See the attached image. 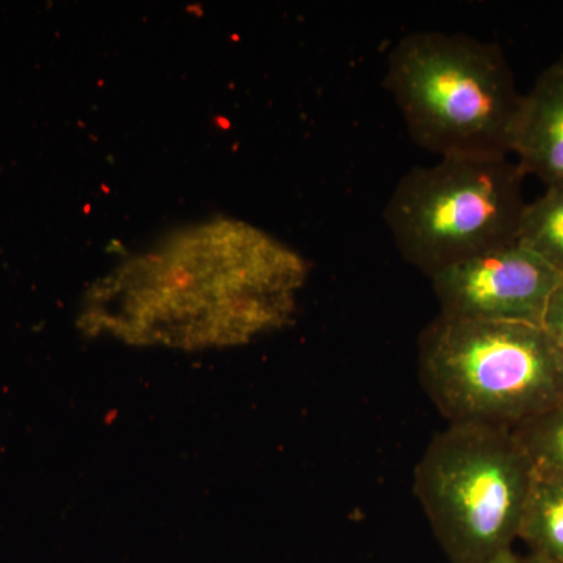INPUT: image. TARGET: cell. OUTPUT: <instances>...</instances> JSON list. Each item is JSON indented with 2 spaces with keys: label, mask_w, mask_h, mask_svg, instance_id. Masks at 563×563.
<instances>
[{
  "label": "cell",
  "mask_w": 563,
  "mask_h": 563,
  "mask_svg": "<svg viewBox=\"0 0 563 563\" xmlns=\"http://www.w3.org/2000/svg\"><path fill=\"white\" fill-rule=\"evenodd\" d=\"M510 429L448 424L426 448L413 490L451 563H492L515 550L533 476Z\"/></svg>",
  "instance_id": "cell-4"
},
{
  "label": "cell",
  "mask_w": 563,
  "mask_h": 563,
  "mask_svg": "<svg viewBox=\"0 0 563 563\" xmlns=\"http://www.w3.org/2000/svg\"><path fill=\"white\" fill-rule=\"evenodd\" d=\"M563 276L523 243L496 247L431 277L440 313L465 320L542 324Z\"/></svg>",
  "instance_id": "cell-6"
},
{
  "label": "cell",
  "mask_w": 563,
  "mask_h": 563,
  "mask_svg": "<svg viewBox=\"0 0 563 563\" xmlns=\"http://www.w3.org/2000/svg\"><path fill=\"white\" fill-rule=\"evenodd\" d=\"M558 62H559V63H561V65L563 66V52H562L561 57H559V60H558Z\"/></svg>",
  "instance_id": "cell-13"
},
{
  "label": "cell",
  "mask_w": 563,
  "mask_h": 563,
  "mask_svg": "<svg viewBox=\"0 0 563 563\" xmlns=\"http://www.w3.org/2000/svg\"><path fill=\"white\" fill-rule=\"evenodd\" d=\"M514 433L533 465L563 474V399Z\"/></svg>",
  "instance_id": "cell-10"
},
{
  "label": "cell",
  "mask_w": 563,
  "mask_h": 563,
  "mask_svg": "<svg viewBox=\"0 0 563 563\" xmlns=\"http://www.w3.org/2000/svg\"><path fill=\"white\" fill-rule=\"evenodd\" d=\"M492 563H547L542 561V559L537 558V555H532L529 553H517V551L512 550L509 553L503 554L501 558L496 559L495 562Z\"/></svg>",
  "instance_id": "cell-12"
},
{
  "label": "cell",
  "mask_w": 563,
  "mask_h": 563,
  "mask_svg": "<svg viewBox=\"0 0 563 563\" xmlns=\"http://www.w3.org/2000/svg\"><path fill=\"white\" fill-rule=\"evenodd\" d=\"M542 325L563 354V279L548 302Z\"/></svg>",
  "instance_id": "cell-11"
},
{
  "label": "cell",
  "mask_w": 563,
  "mask_h": 563,
  "mask_svg": "<svg viewBox=\"0 0 563 563\" xmlns=\"http://www.w3.org/2000/svg\"><path fill=\"white\" fill-rule=\"evenodd\" d=\"M307 273L301 255L261 229L214 221L99 280L80 322L132 344L239 346L288 324Z\"/></svg>",
  "instance_id": "cell-1"
},
{
  "label": "cell",
  "mask_w": 563,
  "mask_h": 563,
  "mask_svg": "<svg viewBox=\"0 0 563 563\" xmlns=\"http://www.w3.org/2000/svg\"><path fill=\"white\" fill-rule=\"evenodd\" d=\"M418 374L450 424L514 431L563 399V354L531 322L439 313L418 340Z\"/></svg>",
  "instance_id": "cell-3"
},
{
  "label": "cell",
  "mask_w": 563,
  "mask_h": 563,
  "mask_svg": "<svg viewBox=\"0 0 563 563\" xmlns=\"http://www.w3.org/2000/svg\"><path fill=\"white\" fill-rule=\"evenodd\" d=\"M525 174L507 158H440L404 174L384 210L396 250L431 279L518 242Z\"/></svg>",
  "instance_id": "cell-5"
},
{
  "label": "cell",
  "mask_w": 563,
  "mask_h": 563,
  "mask_svg": "<svg viewBox=\"0 0 563 563\" xmlns=\"http://www.w3.org/2000/svg\"><path fill=\"white\" fill-rule=\"evenodd\" d=\"M384 85L417 146L440 158H507L523 95L501 47L412 32L388 52Z\"/></svg>",
  "instance_id": "cell-2"
},
{
  "label": "cell",
  "mask_w": 563,
  "mask_h": 563,
  "mask_svg": "<svg viewBox=\"0 0 563 563\" xmlns=\"http://www.w3.org/2000/svg\"><path fill=\"white\" fill-rule=\"evenodd\" d=\"M518 542L547 563H563V474L533 468Z\"/></svg>",
  "instance_id": "cell-8"
},
{
  "label": "cell",
  "mask_w": 563,
  "mask_h": 563,
  "mask_svg": "<svg viewBox=\"0 0 563 563\" xmlns=\"http://www.w3.org/2000/svg\"><path fill=\"white\" fill-rule=\"evenodd\" d=\"M518 242L531 247L563 276V187L528 202Z\"/></svg>",
  "instance_id": "cell-9"
},
{
  "label": "cell",
  "mask_w": 563,
  "mask_h": 563,
  "mask_svg": "<svg viewBox=\"0 0 563 563\" xmlns=\"http://www.w3.org/2000/svg\"><path fill=\"white\" fill-rule=\"evenodd\" d=\"M510 155L525 176L563 187V66L555 62L523 95Z\"/></svg>",
  "instance_id": "cell-7"
}]
</instances>
